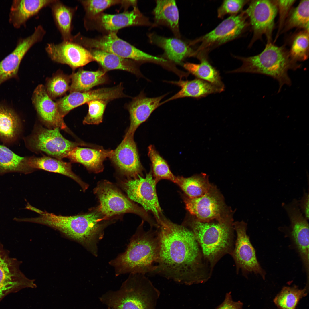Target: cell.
<instances>
[{"label":"cell","instance_id":"9c48e42d","mask_svg":"<svg viewBox=\"0 0 309 309\" xmlns=\"http://www.w3.org/2000/svg\"><path fill=\"white\" fill-rule=\"evenodd\" d=\"M24 140L27 147L34 152H43L57 159L66 158L74 148L86 144L67 140L61 134L59 129H47L40 125L35 126L31 135Z\"/></svg>","mask_w":309,"mask_h":309},{"label":"cell","instance_id":"7a4b0ae2","mask_svg":"<svg viewBox=\"0 0 309 309\" xmlns=\"http://www.w3.org/2000/svg\"><path fill=\"white\" fill-rule=\"evenodd\" d=\"M33 211L40 215L28 218V222L43 225L59 231L66 237L79 243L92 254L98 251V244L103 238L107 226L96 210L71 216L57 215L36 208Z\"/></svg>","mask_w":309,"mask_h":309},{"label":"cell","instance_id":"4dcf8cb0","mask_svg":"<svg viewBox=\"0 0 309 309\" xmlns=\"http://www.w3.org/2000/svg\"><path fill=\"white\" fill-rule=\"evenodd\" d=\"M106 72L103 69L92 71L81 69L72 73L70 76L71 80L70 93L88 92L94 87L103 84L106 80Z\"/></svg>","mask_w":309,"mask_h":309},{"label":"cell","instance_id":"ac0fdd59","mask_svg":"<svg viewBox=\"0 0 309 309\" xmlns=\"http://www.w3.org/2000/svg\"><path fill=\"white\" fill-rule=\"evenodd\" d=\"M45 51L53 61L67 65L73 70L95 61L89 50L72 41L48 43Z\"/></svg>","mask_w":309,"mask_h":309},{"label":"cell","instance_id":"83f0119b","mask_svg":"<svg viewBox=\"0 0 309 309\" xmlns=\"http://www.w3.org/2000/svg\"><path fill=\"white\" fill-rule=\"evenodd\" d=\"M153 10L154 22L153 27L164 25L169 27L176 37L180 38L179 14L174 0H157Z\"/></svg>","mask_w":309,"mask_h":309},{"label":"cell","instance_id":"d6a6232c","mask_svg":"<svg viewBox=\"0 0 309 309\" xmlns=\"http://www.w3.org/2000/svg\"><path fill=\"white\" fill-rule=\"evenodd\" d=\"M29 157L17 155L6 147L0 145V175L10 172L25 174L35 169L29 165Z\"/></svg>","mask_w":309,"mask_h":309},{"label":"cell","instance_id":"c3c4849f","mask_svg":"<svg viewBox=\"0 0 309 309\" xmlns=\"http://www.w3.org/2000/svg\"><path fill=\"white\" fill-rule=\"evenodd\" d=\"M108 308V309H110V308Z\"/></svg>","mask_w":309,"mask_h":309},{"label":"cell","instance_id":"cb8c5ba5","mask_svg":"<svg viewBox=\"0 0 309 309\" xmlns=\"http://www.w3.org/2000/svg\"><path fill=\"white\" fill-rule=\"evenodd\" d=\"M113 150L76 147L67 154L66 158L71 162L82 164L89 171L95 173L103 171V162L107 158H110Z\"/></svg>","mask_w":309,"mask_h":309},{"label":"cell","instance_id":"1f68e13d","mask_svg":"<svg viewBox=\"0 0 309 309\" xmlns=\"http://www.w3.org/2000/svg\"><path fill=\"white\" fill-rule=\"evenodd\" d=\"M21 123L12 109L0 105V139L6 144L15 141L20 133Z\"/></svg>","mask_w":309,"mask_h":309},{"label":"cell","instance_id":"277c9868","mask_svg":"<svg viewBox=\"0 0 309 309\" xmlns=\"http://www.w3.org/2000/svg\"><path fill=\"white\" fill-rule=\"evenodd\" d=\"M232 216L225 219L202 221L192 216L182 225L193 233L205 261L212 269L219 260L234 249Z\"/></svg>","mask_w":309,"mask_h":309},{"label":"cell","instance_id":"7402d4cb","mask_svg":"<svg viewBox=\"0 0 309 309\" xmlns=\"http://www.w3.org/2000/svg\"><path fill=\"white\" fill-rule=\"evenodd\" d=\"M167 95L150 98L147 97L142 91L133 98L127 106L130 115V124L126 134L134 135L138 127L161 105V100Z\"/></svg>","mask_w":309,"mask_h":309},{"label":"cell","instance_id":"5bb4252c","mask_svg":"<svg viewBox=\"0 0 309 309\" xmlns=\"http://www.w3.org/2000/svg\"><path fill=\"white\" fill-rule=\"evenodd\" d=\"M274 0L251 1L244 11L253 31L251 46L256 41L265 35L268 42H271L274 24V20L278 12Z\"/></svg>","mask_w":309,"mask_h":309},{"label":"cell","instance_id":"8992f818","mask_svg":"<svg viewBox=\"0 0 309 309\" xmlns=\"http://www.w3.org/2000/svg\"><path fill=\"white\" fill-rule=\"evenodd\" d=\"M159 290L146 275L130 274L116 290H110L99 298L110 309H156Z\"/></svg>","mask_w":309,"mask_h":309},{"label":"cell","instance_id":"f1b7e54d","mask_svg":"<svg viewBox=\"0 0 309 309\" xmlns=\"http://www.w3.org/2000/svg\"><path fill=\"white\" fill-rule=\"evenodd\" d=\"M49 7L63 41H71L72 21L77 7L68 6L59 0H52Z\"/></svg>","mask_w":309,"mask_h":309},{"label":"cell","instance_id":"5b68a950","mask_svg":"<svg viewBox=\"0 0 309 309\" xmlns=\"http://www.w3.org/2000/svg\"><path fill=\"white\" fill-rule=\"evenodd\" d=\"M242 62L241 66L228 73H248L263 74L277 80L279 92L284 85L290 86L291 80L288 74L289 70L300 68L301 64L292 59L283 46L279 47L268 42L264 50L256 55L235 56Z\"/></svg>","mask_w":309,"mask_h":309},{"label":"cell","instance_id":"44dd1931","mask_svg":"<svg viewBox=\"0 0 309 309\" xmlns=\"http://www.w3.org/2000/svg\"><path fill=\"white\" fill-rule=\"evenodd\" d=\"M32 101L40 118L47 126L51 129L67 128L56 102L49 96L43 85H39L35 89Z\"/></svg>","mask_w":309,"mask_h":309},{"label":"cell","instance_id":"3957f363","mask_svg":"<svg viewBox=\"0 0 309 309\" xmlns=\"http://www.w3.org/2000/svg\"><path fill=\"white\" fill-rule=\"evenodd\" d=\"M143 227L142 223L125 251L109 262L116 276L127 273L150 274L155 269L160 251L159 233L157 229L146 231Z\"/></svg>","mask_w":309,"mask_h":309},{"label":"cell","instance_id":"ffe728a7","mask_svg":"<svg viewBox=\"0 0 309 309\" xmlns=\"http://www.w3.org/2000/svg\"><path fill=\"white\" fill-rule=\"evenodd\" d=\"M110 158L118 170L129 178L141 176L143 170L139 159L134 135L126 134Z\"/></svg>","mask_w":309,"mask_h":309},{"label":"cell","instance_id":"e575fe53","mask_svg":"<svg viewBox=\"0 0 309 309\" xmlns=\"http://www.w3.org/2000/svg\"><path fill=\"white\" fill-rule=\"evenodd\" d=\"M174 183L180 187L186 195L191 198L203 196L212 185L209 182L208 176L203 173L188 177H176Z\"/></svg>","mask_w":309,"mask_h":309},{"label":"cell","instance_id":"2e32d148","mask_svg":"<svg viewBox=\"0 0 309 309\" xmlns=\"http://www.w3.org/2000/svg\"><path fill=\"white\" fill-rule=\"evenodd\" d=\"M282 205L289 218L290 231L295 247L298 252L308 276L309 224L308 221L300 211L298 200L293 199L288 203Z\"/></svg>","mask_w":309,"mask_h":309},{"label":"cell","instance_id":"d4e9b609","mask_svg":"<svg viewBox=\"0 0 309 309\" xmlns=\"http://www.w3.org/2000/svg\"><path fill=\"white\" fill-rule=\"evenodd\" d=\"M52 0L13 1L9 14V21L14 27L24 25L27 21L36 15L43 8L49 7Z\"/></svg>","mask_w":309,"mask_h":309},{"label":"cell","instance_id":"f6af8a7d","mask_svg":"<svg viewBox=\"0 0 309 309\" xmlns=\"http://www.w3.org/2000/svg\"><path fill=\"white\" fill-rule=\"evenodd\" d=\"M274 1L279 13V27L277 38L280 32L282 30L286 20L296 1L277 0Z\"/></svg>","mask_w":309,"mask_h":309},{"label":"cell","instance_id":"7c38bea8","mask_svg":"<svg viewBox=\"0 0 309 309\" xmlns=\"http://www.w3.org/2000/svg\"><path fill=\"white\" fill-rule=\"evenodd\" d=\"M157 183L152 170L145 177L139 175L136 178L128 179L120 182L129 199L140 204L146 211H151L156 222L162 214L156 192Z\"/></svg>","mask_w":309,"mask_h":309},{"label":"cell","instance_id":"4316f807","mask_svg":"<svg viewBox=\"0 0 309 309\" xmlns=\"http://www.w3.org/2000/svg\"><path fill=\"white\" fill-rule=\"evenodd\" d=\"M29 163L34 169H40L57 173L67 176L78 183L85 191L88 185L84 183L72 171L71 163L64 161L62 159L43 156L41 157H29Z\"/></svg>","mask_w":309,"mask_h":309},{"label":"cell","instance_id":"d6986e66","mask_svg":"<svg viewBox=\"0 0 309 309\" xmlns=\"http://www.w3.org/2000/svg\"><path fill=\"white\" fill-rule=\"evenodd\" d=\"M46 33L43 27L39 25L31 35L19 40L14 49L0 62V85L10 78H16L23 58L33 45L42 41Z\"/></svg>","mask_w":309,"mask_h":309},{"label":"cell","instance_id":"603a6c76","mask_svg":"<svg viewBox=\"0 0 309 309\" xmlns=\"http://www.w3.org/2000/svg\"><path fill=\"white\" fill-rule=\"evenodd\" d=\"M148 37L151 43L163 50L165 56L171 62L181 64L185 58L196 56L195 51L179 38L165 37L154 33Z\"/></svg>","mask_w":309,"mask_h":309},{"label":"cell","instance_id":"6da1fadb","mask_svg":"<svg viewBox=\"0 0 309 309\" xmlns=\"http://www.w3.org/2000/svg\"><path fill=\"white\" fill-rule=\"evenodd\" d=\"M157 223L159 255L156 268L150 274L187 285L206 281L211 274L205 272L201 249L191 230L162 215Z\"/></svg>","mask_w":309,"mask_h":309},{"label":"cell","instance_id":"9a60e30c","mask_svg":"<svg viewBox=\"0 0 309 309\" xmlns=\"http://www.w3.org/2000/svg\"><path fill=\"white\" fill-rule=\"evenodd\" d=\"M21 262L10 256L0 243V299L12 291L37 287L34 279L26 277L21 271Z\"/></svg>","mask_w":309,"mask_h":309},{"label":"cell","instance_id":"f35d334b","mask_svg":"<svg viewBox=\"0 0 309 309\" xmlns=\"http://www.w3.org/2000/svg\"><path fill=\"white\" fill-rule=\"evenodd\" d=\"M306 286L300 289L295 286L285 287L274 298L275 304L279 309H295L300 300L307 294Z\"/></svg>","mask_w":309,"mask_h":309},{"label":"cell","instance_id":"b9f144b4","mask_svg":"<svg viewBox=\"0 0 309 309\" xmlns=\"http://www.w3.org/2000/svg\"><path fill=\"white\" fill-rule=\"evenodd\" d=\"M289 53L296 62L306 60L309 56V31L304 30L294 38Z\"/></svg>","mask_w":309,"mask_h":309},{"label":"cell","instance_id":"d590c367","mask_svg":"<svg viewBox=\"0 0 309 309\" xmlns=\"http://www.w3.org/2000/svg\"><path fill=\"white\" fill-rule=\"evenodd\" d=\"M100 98V93L96 90L85 92H75L59 99L56 103L60 114L64 117L74 108Z\"/></svg>","mask_w":309,"mask_h":309},{"label":"cell","instance_id":"ba28073f","mask_svg":"<svg viewBox=\"0 0 309 309\" xmlns=\"http://www.w3.org/2000/svg\"><path fill=\"white\" fill-rule=\"evenodd\" d=\"M118 31L110 32L95 38L82 36L80 33L73 35L72 41L86 49H96L111 53L122 58L139 62L158 64L159 57L145 52L119 38Z\"/></svg>","mask_w":309,"mask_h":309},{"label":"cell","instance_id":"30bf717a","mask_svg":"<svg viewBox=\"0 0 309 309\" xmlns=\"http://www.w3.org/2000/svg\"><path fill=\"white\" fill-rule=\"evenodd\" d=\"M183 198L186 209L200 221L220 220L232 216L231 210L226 205L222 195L213 185L201 197L191 198L185 195Z\"/></svg>","mask_w":309,"mask_h":309},{"label":"cell","instance_id":"ab89813d","mask_svg":"<svg viewBox=\"0 0 309 309\" xmlns=\"http://www.w3.org/2000/svg\"><path fill=\"white\" fill-rule=\"evenodd\" d=\"M148 155L152 164V171L157 183L162 179L175 183L176 177L172 173L166 161L152 145L148 148Z\"/></svg>","mask_w":309,"mask_h":309},{"label":"cell","instance_id":"8fae6325","mask_svg":"<svg viewBox=\"0 0 309 309\" xmlns=\"http://www.w3.org/2000/svg\"><path fill=\"white\" fill-rule=\"evenodd\" d=\"M247 17L244 11L240 14L232 15L211 31L192 42L191 44L200 43L195 51L197 56L206 55V51L239 36L248 26Z\"/></svg>","mask_w":309,"mask_h":309},{"label":"cell","instance_id":"7dc6e473","mask_svg":"<svg viewBox=\"0 0 309 309\" xmlns=\"http://www.w3.org/2000/svg\"><path fill=\"white\" fill-rule=\"evenodd\" d=\"M309 194L308 191L305 189L303 190V194L301 198L298 200L299 208L305 217L309 219Z\"/></svg>","mask_w":309,"mask_h":309},{"label":"cell","instance_id":"4fadbf2b","mask_svg":"<svg viewBox=\"0 0 309 309\" xmlns=\"http://www.w3.org/2000/svg\"><path fill=\"white\" fill-rule=\"evenodd\" d=\"M237 235L235 246L231 255L234 260L237 272L240 269L245 276L253 273L265 279L266 273L260 265L254 248L247 234V224L243 221L233 222Z\"/></svg>","mask_w":309,"mask_h":309},{"label":"cell","instance_id":"7bdbcfd3","mask_svg":"<svg viewBox=\"0 0 309 309\" xmlns=\"http://www.w3.org/2000/svg\"><path fill=\"white\" fill-rule=\"evenodd\" d=\"M107 102L94 100L88 102V112L83 120V124H98L102 122L104 113Z\"/></svg>","mask_w":309,"mask_h":309},{"label":"cell","instance_id":"8d00e7d4","mask_svg":"<svg viewBox=\"0 0 309 309\" xmlns=\"http://www.w3.org/2000/svg\"><path fill=\"white\" fill-rule=\"evenodd\" d=\"M309 0L301 1L298 5L292 9L281 32L294 28L309 31Z\"/></svg>","mask_w":309,"mask_h":309},{"label":"cell","instance_id":"836d02e7","mask_svg":"<svg viewBox=\"0 0 309 309\" xmlns=\"http://www.w3.org/2000/svg\"><path fill=\"white\" fill-rule=\"evenodd\" d=\"M198 59L200 61V63L186 62L183 64L184 68L197 78L211 83L224 90V85L219 72L210 63L207 56H201Z\"/></svg>","mask_w":309,"mask_h":309},{"label":"cell","instance_id":"ee69618b","mask_svg":"<svg viewBox=\"0 0 309 309\" xmlns=\"http://www.w3.org/2000/svg\"><path fill=\"white\" fill-rule=\"evenodd\" d=\"M249 1L245 0H226L222 2L217 11V16L222 18L228 14L237 15Z\"/></svg>","mask_w":309,"mask_h":309},{"label":"cell","instance_id":"74e56055","mask_svg":"<svg viewBox=\"0 0 309 309\" xmlns=\"http://www.w3.org/2000/svg\"><path fill=\"white\" fill-rule=\"evenodd\" d=\"M85 12L84 21L91 20L102 13V12L110 7L121 4L128 7L133 6L135 4L134 0H79Z\"/></svg>","mask_w":309,"mask_h":309},{"label":"cell","instance_id":"e0dca14e","mask_svg":"<svg viewBox=\"0 0 309 309\" xmlns=\"http://www.w3.org/2000/svg\"><path fill=\"white\" fill-rule=\"evenodd\" d=\"M87 29L92 28L106 32L118 31L125 27L151 25L148 19L140 11L136 6L130 11L110 14L102 13L94 18L84 21Z\"/></svg>","mask_w":309,"mask_h":309},{"label":"cell","instance_id":"52a82bcc","mask_svg":"<svg viewBox=\"0 0 309 309\" xmlns=\"http://www.w3.org/2000/svg\"><path fill=\"white\" fill-rule=\"evenodd\" d=\"M99 205L96 209L105 219L114 215L132 213L139 215L150 225L151 228L157 226L144 209L135 204L123 195L112 183L108 181L99 183L95 188Z\"/></svg>","mask_w":309,"mask_h":309},{"label":"cell","instance_id":"484cf974","mask_svg":"<svg viewBox=\"0 0 309 309\" xmlns=\"http://www.w3.org/2000/svg\"><path fill=\"white\" fill-rule=\"evenodd\" d=\"M169 82L180 87L181 89L173 96L161 102V105L178 98L189 97L199 99L210 94L219 93L224 90L211 83L197 78L191 80H181Z\"/></svg>","mask_w":309,"mask_h":309},{"label":"cell","instance_id":"60d3db41","mask_svg":"<svg viewBox=\"0 0 309 309\" xmlns=\"http://www.w3.org/2000/svg\"><path fill=\"white\" fill-rule=\"evenodd\" d=\"M70 76L59 72L48 79L45 87L49 96L52 99L64 95L69 90Z\"/></svg>","mask_w":309,"mask_h":309},{"label":"cell","instance_id":"f546056e","mask_svg":"<svg viewBox=\"0 0 309 309\" xmlns=\"http://www.w3.org/2000/svg\"><path fill=\"white\" fill-rule=\"evenodd\" d=\"M88 50L94 61L99 64L106 72L120 70L131 72L138 76H143L137 66V62L135 61L100 50Z\"/></svg>","mask_w":309,"mask_h":309},{"label":"cell","instance_id":"bcb514c9","mask_svg":"<svg viewBox=\"0 0 309 309\" xmlns=\"http://www.w3.org/2000/svg\"><path fill=\"white\" fill-rule=\"evenodd\" d=\"M243 303L240 301H235L232 298L231 292L226 293L223 301L216 309H243Z\"/></svg>","mask_w":309,"mask_h":309}]
</instances>
